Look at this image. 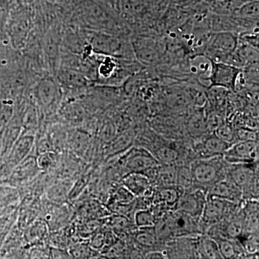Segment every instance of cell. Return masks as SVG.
I'll return each mask as SVG.
<instances>
[{"instance_id":"24","label":"cell","mask_w":259,"mask_h":259,"mask_svg":"<svg viewBox=\"0 0 259 259\" xmlns=\"http://www.w3.org/2000/svg\"><path fill=\"white\" fill-rule=\"evenodd\" d=\"M136 241L139 245L144 247H152L156 244V235L152 232L144 230L140 232L139 234L136 236Z\"/></svg>"},{"instance_id":"35","label":"cell","mask_w":259,"mask_h":259,"mask_svg":"<svg viewBox=\"0 0 259 259\" xmlns=\"http://www.w3.org/2000/svg\"><path fill=\"white\" fill-rule=\"evenodd\" d=\"M105 241V237L103 235L99 234L94 238L93 243H92L93 245H93V248L99 249V248H101L103 246Z\"/></svg>"},{"instance_id":"29","label":"cell","mask_w":259,"mask_h":259,"mask_svg":"<svg viewBox=\"0 0 259 259\" xmlns=\"http://www.w3.org/2000/svg\"><path fill=\"white\" fill-rule=\"evenodd\" d=\"M13 114V109L10 105H3L0 107V132L5 129V126L9 122Z\"/></svg>"},{"instance_id":"5","label":"cell","mask_w":259,"mask_h":259,"mask_svg":"<svg viewBox=\"0 0 259 259\" xmlns=\"http://www.w3.org/2000/svg\"><path fill=\"white\" fill-rule=\"evenodd\" d=\"M91 46L97 54L108 56H121L125 49V44L117 35L104 32L93 34Z\"/></svg>"},{"instance_id":"21","label":"cell","mask_w":259,"mask_h":259,"mask_svg":"<svg viewBox=\"0 0 259 259\" xmlns=\"http://www.w3.org/2000/svg\"><path fill=\"white\" fill-rule=\"evenodd\" d=\"M156 156L158 161L166 165H171L178 160L179 153L171 148L162 147L158 150Z\"/></svg>"},{"instance_id":"25","label":"cell","mask_w":259,"mask_h":259,"mask_svg":"<svg viewBox=\"0 0 259 259\" xmlns=\"http://www.w3.org/2000/svg\"><path fill=\"white\" fill-rule=\"evenodd\" d=\"M218 245L222 258H232L236 256L237 250L232 242L222 239V241H220Z\"/></svg>"},{"instance_id":"14","label":"cell","mask_w":259,"mask_h":259,"mask_svg":"<svg viewBox=\"0 0 259 259\" xmlns=\"http://www.w3.org/2000/svg\"><path fill=\"white\" fill-rule=\"evenodd\" d=\"M35 94L40 103L49 105L55 100L57 95V87L54 81L49 79L44 80L37 87Z\"/></svg>"},{"instance_id":"8","label":"cell","mask_w":259,"mask_h":259,"mask_svg":"<svg viewBox=\"0 0 259 259\" xmlns=\"http://www.w3.org/2000/svg\"><path fill=\"white\" fill-rule=\"evenodd\" d=\"M192 180L202 185H212L219 179V168L210 161H199L191 169Z\"/></svg>"},{"instance_id":"28","label":"cell","mask_w":259,"mask_h":259,"mask_svg":"<svg viewBox=\"0 0 259 259\" xmlns=\"http://www.w3.org/2000/svg\"><path fill=\"white\" fill-rule=\"evenodd\" d=\"M243 231V226L240 221H233L227 226L226 233L229 238H238L241 236Z\"/></svg>"},{"instance_id":"34","label":"cell","mask_w":259,"mask_h":259,"mask_svg":"<svg viewBox=\"0 0 259 259\" xmlns=\"http://www.w3.org/2000/svg\"><path fill=\"white\" fill-rule=\"evenodd\" d=\"M112 224L114 228L117 230H124L125 229L128 225V221L126 218L121 217V216H117L113 218L112 221Z\"/></svg>"},{"instance_id":"3","label":"cell","mask_w":259,"mask_h":259,"mask_svg":"<svg viewBox=\"0 0 259 259\" xmlns=\"http://www.w3.org/2000/svg\"><path fill=\"white\" fill-rule=\"evenodd\" d=\"M212 68V59L204 54L190 56L187 61L189 76L204 88H209L210 86Z\"/></svg>"},{"instance_id":"20","label":"cell","mask_w":259,"mask_h":259,"mask_svg":"<svg viewBox=\"0 0 259 259\" xmlns=\"http://www.w3.org/2000/svg\"><path fill=\"white\" fill-rule=\"evenodd\" d=\"M135 222L140 228H151L154 226L155 218L150 211L142 209L135 214Z\"/></svg>"},{"instance_id":"12","label":"cell","mask_w":259,"mask_h":259,"mask_svg":"<svg viewBox=\"0 0 259 259\" xmlns=\"http://www.w3.org/2000/svg\"><path fill=\"white\" fill-rule=\"evenodd\" d=\"M34 139L30 136H23L17 141L11 153L12 161L15 164H18L25 158L28 157L29 153L33 146Z\"/></svg>"},{"instance_id":"36","label":"cell","mask_w":259,"mask_h":259,"mask_svg":"<svg viewBox=\"0 0 259 259\" xmlns=\"http://www.w3.org/2000/svg\"><path fill=\"white\" fill-rule=\"evenodd\" d=\"M166 255L164 253L159 251H152L147 253L146 255V258L150 259H163L167 258Z\"/></svg>"},{"instance_id":"2","label":"cell","mask_w":259,"mask_h":259,"mask_svg":"<svg viewBox=\"0 0 259 259\" xmlns=\"http://www.w3.org/2000/svg\"><path fill=\"white\" fill-rule=\"evenodd\" d=\"M238 44V35L233 32H212L203 54L214 62L226 63L228 58L236 51Z\"/></svg>"},{"instance_id":"17","label":"cell","mask_w":259,"mask_h":259,"mask_svg":"<svg viewBox=\"0 0 259 259\" xmlns=\"http://www.w3.org/2000/svg\"><path fill=\"white\" fill-rule=\"evenodd\" d=\"M233 183L238 188H245L251 185L253 180V173L249 168H238L232 173Z\"/></svg>"},{"instance_id":"11","label":"cell","mask_w":259,"mask_h":259,"mask_svg":"<svg viewBox=\"0 0 259 259\" xmlns=\"http://www.w3.org/2000/svg\"><path fill=\"white\" fill-rule=\"evenodd\" d=\"M239 188L233 182L228 181L215 182L210 192V195L231 202H235V200L239 197Z\"/></svg>"},{"instance_id":"10","label":"cell","mask_w":259,"mask_h":259,"mask_svg":"<svg viewBox=\"0 0 259 259\" xmlns=\"http://www.w3.org/2000/svg\"><path fill=\"white\" fill-rule=\"evenodd\" d=\"M226 202L227 200L225 199L218 198L209 194V198L204 202L202 210L204 219L211 222L217 221L220 218H222L223 214L226 212Z\"/></svg>"},{"instance_id":"19","label":"cell","mask_w":259,"mask_h":259,"mask_svg":"<svg viewBox=\"0 0 259 259\" xmlns=\"http://www.w3.org/2000/svg\"><path fill=\"white\" fill-rule=\"evenodd\" d=\"M202 250L204 256L207 258H221L222 255L220 252L218 243L214 239L210 238H205L202 240Z\"/></svg>"},{"instance_id":"30","label":"cell","mask_w":259,"mask_h":259,"mask_svg":"<svg viewBox=\"0 0 259 259\" xmlns=\"http://www.w3.org/2000/svg\"><path fill=\"white\" fill-rule=\"evenodd\" d=\"M239 141H257V134L255 131L250 128H241L237 132Z\"/></svg>"},{"instance_id":"18","label":"cell","mask_w":259,"mask_h":259,"mask_svg":"<svg viewBox=\"0 0 259 259\" xmlns=\"http://www.w3.org/2000/svg\"><path fill=\"white\" fill-rule=\"evenodd\" d=\"M187 127L190 134L195 136H201L208 130L205 117L202 113H195L191 116L187 122Z\"/></svg>"},{"instance_id":"7","label":"cell","mask_w":259,"mask_h":259,"mask_svg":"<svg viewBox=\"0 0 259 259\" xmlns=\"http://www.w3.org/2000/svg\"><path fill=\"white\" fill-rule=\"evenodd\" d=\"M258 154V143L253 141H239L231 145L226 152L224 157L226 161L236 164L251 163Z\"/></svg>"},{"instance_id":"33","label":"cell","mask_w":259,"mask_h":259,"mask_svg":"<svg viewBox=\"0 0 259 259\" xmlns=\"http://www.w3.org/2000/svg\"><path fill=\"white\" fill-rule=\"evenodd\" d=\"M243 249L247 252V253H250V254H253V253H256L258 250V242L255 241V239H245L243 242Z\"/></svg>"},{"instance_id":"9","label":"cell","mask_w":259,"mask_h":259,"mask_svg":"<svg viewBox=\"0 0 259 259\" xmlns=\"http://www.w3.org/2000/svg\"><path fill=\"white\" fill-rule=\"evenodd\" d=\"M123 185L134 196H141L147 191L149 180L143 173L131 172L124 177Z\"/></svg>"},{"instance_id":"1","label":"cell","mask_w":259,"mask_h":259,"mask_svg":"<svg viewBox=\"0 0 259 259\" xmlns=\"http://www.w3.org/2000/svg\"><path fill=\"white\" fill-rule=\"evenodd\" d=\"M132 49L135 59L146 66H158L165 53L164 38L153 35H141L134 37Z\"/></svg>"},{"instance_id":"13","label":"cell","mask_w":259,"mask_h":259,"mask_svg":"<svg viewBox=\"0 0 259 259\" xmlns=\"http://www.w3.org/2000/svg\"><path fill=\"white\" fill-rule=\"evenodd\" d=\"M179 209L182 212L189 215H197L200 211L203 210L204 204H202V201L195 194H187L179 199Z\"/></svg>"},{"instance_id":"15","label":"cell","mask_w":259,"mask_h":259,"mask_svg":"<svg viewBox=\"0 0 259 259\" xmlns=\"http://www.w3.org/2000/svg\"><path fill=\"white\" fill-rule=\"evenodd\" d=\"M233 15L244 20L258 22V0H252L242 5L236 10Z\"/></svg>"},{"instance_id":"4","label":"cell","mask_w":259,"mask_h":259,"mask_svg":"<svg viewBox=\"0 0 259 259\" xmlns=\"http://www.w3.org/2000/svg\"><path fill=\"white\" fill-rule=\"evenodd\" d=\"M158 161L144 148H132L122 158V165L127 173H144L157 167Z\"/></svg>"},{"instance_id":"22","label":"cell","mask_w":259,"mask_h":259,"mask_svg":"<svg viewBox=\"0 0 259 259\" xmlns=\"http://www.w3.org/2000/svg\"><path fill=\"white\" fill-rule=\"evenodd\" d=\"M133 136L131 134H126L122 135L120 137L117 138V139L112 143L110 146V151L111 153L119 152L120 151H123L125 148L128 147L131 144L133 141Z\"/></svg>"},{"instance_id":"27","label":"cell","mask_w":259,"mask_h":259,"mask_svg":"<svg viewBox=\"0 0 259 259\" xmlns=\"http://www.w3.org/2000/svg\"><path fill=\"white\" fill-rule=\"evenodd\" d=\"M214 133H215V136L217 137L227 143H229V144H231L232 141L234 139L235 136L233 134V129H232L231 126L227 125V124L223 123L214 131Z\"/></svg>"},{"instance_id":"23","label":"cell","mask_w":259,"mask_h":259,"mask_svg":"<svg viewBox=\"0 0 259 259\" xmlns=\"http://www.w3.org/2000/svg\"><path fill=\"white\" fill-rule=\"evenodd\" d=\"M159 195L162 202H164V204L170 206V207L177 204L179 199H180L178 192L175 189L170 188V187L161 190Z\"/></svg>"},{"instance_id":"32","label":"cell","mask_w":259,"mask_h":259,"mask_svg":"<svg viewBox=\"0 0 259 259\" xmlns=\"http://www.w3.org/2000/svg\"><path fill=\"white\" fill-rule=\"evenodd\" d=\"M192 175L190 171H187L186 169L181 171L180 174L177 175V182H179L181 186L188 187L192 182Z\"/></svg>"},{"instance_id":"6","label":"cell","mask_w":259,"mask_h":259,"mask_svg":"<svg viewBox=\"0 0 259 259\" xmlns=\"http://www.w3.org/2000/svg\"><path fill=\"white\" fill-rule=\"evenodd\" d=\"M241 69L224 62H214L210 77V87H218L234 91Z\"/></svg>"},{"instance_id":"31","label":"cell","mask_w":259,"mask_h":259,"mask_svg":"<svg viewBox=\"0 0 259 259\" xmlns=\"http://www.w3.org/2000/svg\"><path fill=\"white\" fill-rule=\"evenodd\" d=\"M206 122H207V128L213 131H215L223 123L222 117L216 113L210 114L206 118Z\"/></svg>"},{"instance_id":"16","label":"cell","mask_w":259,"mask_h":259,"mask_svg":"<svg viewBox=\"0 0 259 259\" xmlns=\"http://www.w3.org/2000/svg\"><path fill=\"white\" fill-rule=\"evenodd\" d=\"M231 145L214 136L206 139L203 144V148L204 151L209 154L218 156V155L224 154Z\"/></svg>"},{"instance_id":"26","label":"cell","mask_w":259,"mask_h":259,"mask_svg":"<svg viewBox=\"0 0 259 259\" xmlns=\"http://www.w3.org/2000/svg\"><path fill=\"white\" fill-rule=\"evenodd\" d=\"M158 176L165 185H172L177 182V174L176 170L173 167L170 166L162 168L158 173Z\"/></svg>"}]
</instances>
